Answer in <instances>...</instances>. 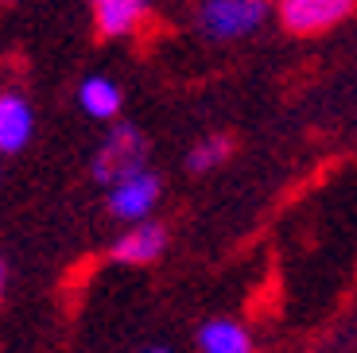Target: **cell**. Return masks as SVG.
I'll list each match as a JSON object with an SVG mask.
<instances>
[{
  "mask_svg": "<svg viewBox=\"0 0 357 353\" xmlns=\"http://www.w3.org/2000/svg\"><path fill=\"white\" fill-rule=\"evenodd\" d=\"M144 171H148V136L128 121L113 124L105 133V140H101L98 156L89 159L93 183L113 190L116 183H125V179H132V175H144Z\"/></svg>",
  "mask_w": 357,
  "mask_h": 353,
  "instance_id": "6da1fadb",
  "label": "cell"
},
{
  "mask_svg": "<svg viewBox=\"0 0 357 353\" xmlns=\"http://www.w3.org/2000/svg\"><path fill=\"white\" fill-rule=\"evenodd\" d=\"M268 12H276L264 0H206L198 4V31L214 43H237L260 31Z\"/></svg>",
  "mask_w": 357,
  "mask_h": 353,
  "instance_id": "7a4b0ae2",
  "label": "cell"
},
{
  "mask_svg": "<svg viewBox=\"0 0 357 353\" xmlns=\"http://www.w3.org/2000/svg\"><path fill=\"white\" fill-rule=\"evenodd\" d=\"M357 12L354 0H280L276 16L291 36H322Z\"/></svg>",
  "mask_w": 357,
  "mask_h": 353,
  "instance_id": "3957f363",
  "label": "cell"
},
{
  "mask_svg": "<svg viewBox=\"0 0 357 353\" xmlns=\"http://www.w3.org/2000/svg\"><path fill=\"white\" fill-rule=\"evenodd\" d=\"M160 195H163L160 175L144 171V175H132V179H125V183H116L113 190H109L105 206H109V213H113L116 221H132V225H140V221H148V213L155 210Z\"/></svg>",
  "mask_w": 357,
  "mask_h": 353,
  "instance_id": "277c9868",
  "label": "cell"
},
{
  "mask_svg": "<svg viewBox=\"0 0 357 353\" xmlns=\"http://www.w3.org/2000/svg\"><path fill=\"white\" fill-rule=\"evenodd\" d=\"M163 248H167V230L160 221H140V225H128L113 241L109 260H116V264H155Z\"/></svg>",
  "mask_w": 357,
  "mask_h": 353,
  "instance_id": "5b68a950",
  "label": "cell"
},
{
  "mask_svg": "<svg viewBox=\"0 0 357 353\" xmlns=\"http://www.w3.org/2000/svg\"><path fill=\"white\" fill-rule=\"evenodd\" d=\"M144 20H148V4L144 0H98L93 4V27L105 39L132 36V31H140Z\"/></svg>",
  "mask_w": 357,
  "mask_h": 353,
  "instance_id": "8992f818",
  "label": "cell"
},
{
  "mask_svg": "<svg viewBox=\"0 0 357 353\" xmlns=\"http://www.w3.org/2000/svg\"><path fill=\"white\" fill-rule=\"evenodd\" d=\"M36 133V113L20 93H0V151H24Z\"/></svg>",
  "mask_w": 357,
  "mask_h": 353,
  "instance_id": "52a82bcc",
  "label": "cell"
},
{
  "mask_svg": "<svg viewBox=\"0 0 357 353\" xmlns=\"http://www.w3.org/2000/svg\"><path fill=\"white\" fill-rule=\"evenodd\" d=\"M198 353H257L252 334L233 318H210L198 326Z\"/></svg>",
  "mask_w": 357,
  "mask_h": 353,
  "instance_id": "ba28073f",
  "label": "cell"
},
{
  "mask_svg": "<svg viewBox=\"0 0 357 353\" xmlns=\"http://www.w3.org/2000/svg\"><path fill=\"white\" fill-rule=\"evenodd\" d=\"M78 105L86 109L93 121H113V117L121 113V105H125V98H121V86H116L113 78L89 74V78L78 86Z\"/></svg>",
  "mask_w": 357,
  "mask_h": 353,
  "instance_id": "9c48e42d",
  "label": "cell"
},
{
  "mask_svg": "<svg viewBox=\"0 0 357 353\" xmlns=\"http://www.w3.org/2000/svg\"><path fill=\"white\" fill-rule=\"evenodd\" d=\"M229 156H233V140H229V136H222V133L202 136V140H198L195 148L187 151V171H195V175H206V171L222 167Z\"/></svg>",
  "mask_w": 357,
  "mask_h": 353,
  "instance_id": "30bf717a",
  "label": "cell"
},
{
  "mask_svg": "<svg viewBox=\"0 0 357 353\" xmlns=\"http://www.w3.org/2000/svg\"><path fill=\"white\" fill-rule=\"evenodd\" d=\"M144 353H171L167 345H152V350H144Z\"/></svg>",
  "mask_w": 357,
  "mask_h": 353,
  "instance_id": "8fae6325",
  "label": "cell"
},
{
  "mask_svg": "<svg viewBox=\"0 0 357 353\" xmlns=\"http://www.w3.org/2000/svg\"><path fill=\"white\" fill-rule=\"evenodd\" d=\"M0 292H4V268H0Z\"/></svg>",
  "mask_w": 357,
  "mask_h": 353,
  "instance_id": "7c38bea8",
  "label": "cell"
}]
</instances>
